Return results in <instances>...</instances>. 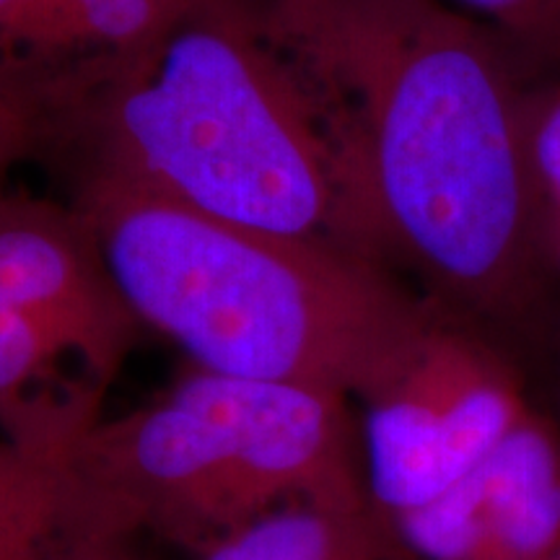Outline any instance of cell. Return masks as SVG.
<instances>
[{
	"instance_id": "cell-6",
	"label": "cell",
	"mask_w": 560,
	"mask_h": 560,
	"mask_svg": "<svg viewBox=\"0 0 560 560\" xmlns=\"http://www.w3.org/2000/svg\"><path fill=\"white\" fill-rule=\"evenodd\" d=\"M0 291L104 389L140 338L100 242L75 206L0 198Z\"/></svg>"
},
{
	"instance_id": "cell-3",
	"label": "cell",
	"mask_w": 560,
	"mask_h": 560,
	"mask_svg": "<svg viewBox=\"0 0 560 560\" xmlns=\"http://www.w3.org/2000/svg\"><path fill=\"white\" fill-rule=\"evenodd\" d=\"M70 206L140 325L210 374L361 400L431 314L395 272L335 242L236 226L102 182L73 185Z\"/></svg>"
},
{
	"instance_id": "cell-12",
	"label": "cell",
	"mask_w": 560,
	"mask_h": 560,
	"mask_svg": "<svg viewBox=\"0 0 560 560\" xmlns=\"http://www.w3.org/2000/svg\"><path fill=\"white\" fill-rule=\"evenodd\" d=\"M529 153L548 229V219L560 215V86L532 91Z\"/></svg>"
},
{
	"instance_id": "cell-10",
	"label": "cell",
	"mask_w": 560,
	"mask_h": 560,
	"mask_svg": "<svg viewBox=\"0 0 560 560\" xmlns=\"http://www.w3.org/2000/svg\"><path fill=\"white\" fill-rule=\"evenodd\" d=\"M395 540L376 514L283 503L200 552V560H387Z\"/></svg>"
},
{
	"instance_id": "cell-14",
	"label": "cell",
	"mask_w": 560,
	"mask_h": 560,
	"mask_svg": "<svg viewBox=\"0 0 560 560\" xmlns=\"http://www.w3.org/2000/svg\"><path fill=\"white\" fill-rule=\"evenodd\" d=\"M86 560H130V558H125L120 548H117V550H100L94 552V556H89Z\"/></svg>"
},
{
	"instance_id": "cell-15",
	"label": "cell",
	"mask_w": 560,
	"mask_h": 560,
	"mask_svg": "<svg viewBox=\"0 0 560 560\" xmlns=\"http://www.w3.org/2000/svg\"><path fill=\"white\" fill-rule=\"evenodd\" d=\"M552 560H560V552H558V556H556V558H552Z\"/></svg>"
},
{
	"instance_id": "cell-11",
	"label": "cell",
	"mask_w": 560,
	"mask_h": 560,
	"mask_svg": "<svg viewBox=\"0 0 560 560\" xmlns=\"http://www.w3.org/2000/svg\"><path fill=\"white\" fill-rule=\"evenodd\" d=\"M493 26L522 60L560 68V0H452Z\"/></svg>"
},
{
	"instance_id": "cell-4",
	"label": "cell",
	"mask_w": 560,
	"mask_h": 560,
	"mask_svg": "<svg viewBox=\"0 0 560 560\" xmlns=\"http://www.w3.org/2000/svg\"><path fill=\"white\" fill-rule=\"evenodd\" d=\"M117 540L151 529L206 552L283 503L376 514L348 397L195 369L161 400L96 420L75 446Z\"/></svg>"
},
{
	"instance_id": "cell-2",
	"label": "cell",
	"mask_w": 560,
	"mask_h": 560,
	"mask_svg": "<svg viewBox=\"0 0 560 560\" xmlns=\"http://www.w3.org/2000/svg\"><path fill=\"white\" fill-rule=\"evenodd\" d=\"M39 153L73 185L335 242L340 174L291 60L249 0H202L136 50L34 96Z\"/></svg>"
},
{
	"instance_id": "cell-8",
	"label": "cell",
	"mask_w": 560,
	"mask_h": 560,
	"mask_svg": "<svg viewBox=\"0 0 560 560\" xmlns=\"http://www.w3.org/2000/svg\"><path fill=\"white\" fill-rule=\"evenodd\" d=\"M202 0H0V81L24 96L145 45Z\"/></svg>"
},
{
	"instance_id": "cell-1",
	"label": "cell",
	"mask_w": 560,
	"mask_h": 560,
	"mask_svg": "<svg viewBox=\"0 0 560 560\" xmlns=\"http://www.w3.org/2000/svg\"><path fill=\"white\" fill-rule=\"evenodd\" d=\"M249 5L332 143L335 244L490 332L527 317L552 260L511 42L452 0Z\"/></svg>"
},
{
	"instance_id": "cell-13",
	"label": "cell",
	"mask_w": 560,
	"mask_h": 560,
	"mask_svg": "<svg viewBox=\"0 0 560 560\" xmlns=\"http://www.w3.org/2000/svg\"><path fill=\"white\" fill-rule=\"evenodd\" d=\"M21 151H37V117L26 96L0 83V164Z\"/></svg>"
},
{
	"instance_id": "cell-9",
	"label": "cell",
	"mask_w": 560,
	"mask_h": 560,
	"mask_svg": "<svg viewBox=\"0 0 560 560\" xmlns=\"http://www.w3.org/2000/svg\"><path fill=\"white\" fill-rule=\"evenodd\" d=\"M83 433L0 441V560H86L120 548L75 462Z\"/></svg>"
},
{
	"instance_id": "cell-7",
	"label": "cell",
	"mask_w": 560,
	"mask_h": 560,
	"mask_svg": "<svg viewBox=\"0 0 560 560\" xmlns=\"http://www.w3.org/2000/svg\"><path fill=\"white\" fill-rule=\"evenodd\" d=\"M420 560H552L560 552V433L527 412L436 501L389 524Z\"/></svg>"
},
{
	"instance_id": "cell-5",
	"label": "cell",
	"mask_w": 560,
	"mask_h": 560,
	"mask_svg": "<svg viewBox=\"0 0 560 560\" xmlns=\"http://www.w3.org/2000/svg\"><path fill=\"white\" fill-rule=\"evenodd\" d=\"M361 405L369 499L387 532L470 475L529 412L493 332L433 304L402 361Z\"/></svg>"
}]
</instances>
